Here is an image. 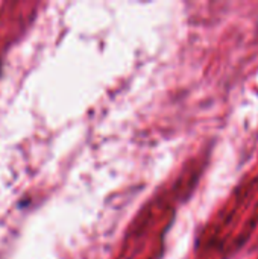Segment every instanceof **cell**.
Returning a JSON list of instances; mask_svg holds the SVG:
<instances>
[]
</instances>
